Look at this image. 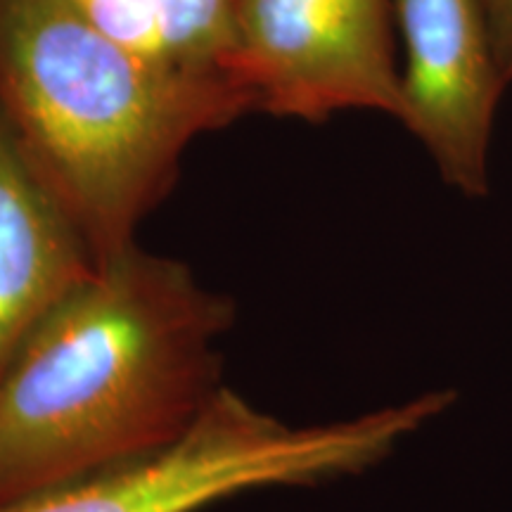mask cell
Wrapping results in <instances>:
<instances>
[{
	"instance_id": "6",
	"label": "cell",
	"mask_w": 512,
	"mask_h": 512,
	"mask_svg": "<svg viewBox=\"0 0 512 512\" xmlns=\"http://www.w3.org/2000/svg\"><path fill=\"white\" fill-rule=\"evenodd\" d=\"M93 266L0 110V370L43 313Z\"/></svg>"
},
{
	"instance_id": "8",
	"label": "cell",
	"mask_w": 512,
	"mask_h": 512,
	"mask_svg": "<svg viewBox=\"0 0 512 512\" xmlns=\"http://www.w3.org/2000/svg\"><path fill=\"white\" fill-rule=\"evenodd\" d=\"M482 10L489 27L491 43H494L498 67L512 83V0H482Z\"/></svg>"
},
{
	"instance_id": "5",
	"label": "cell",
	"mask_w": 512,
	"mask_h": 512,
	"mask_svg": "<svg viewBox=\"0 0 512 512\" xmlns=\"http://www.w3.org/2000/svg\"><path fill=\"white\" fill-rule=\"evenodd\" d=\"M403 43L401 124L467 197L489 192L496 110L508 81L482 0H392Z\"/></svg>"
},
{
	"instance_id": "2",
	"label": "cell",
	"mask_w": 512,
	"mask_h": 512,
	"mask_svg": "<svg viewBox=\"0 0 512 512\" xmlns=\"http://www.w3.org/2000/svg\"><path fill=\"white\" fill-rule=\"evenodd\" d=\"M0 110L100 264L136 245L192 140L256 107L238 81L131 53L69 0H0Z\"/></svg>"
},
{
	"instance_id": "4",
	"label": "cell",
	"mask_w": 512,
	"mask_h": 512,
	"mask_svg": "<svg viewBox=\"0 0 512 512\" xmlns=\"http://www.w3.org/2000/svg\"><path fill=\"white\" fill-rule=\"evenodd\" d=\"M392 29V0H240L235 76L273 117L401 119Z\"/></svg>"
},
{
	"instance_id": "3",
	"label": "cell",
	"mask_w": 512,
	"mask_h": 512,
	"mask_svg": "<svg viewBox=\"0 0 512 512\" xmlns=\"http://www.w3.org/2000/svg\"><path fill=\"white\" fill-rule=\"evenodd\" d=\"M453 403V389H432L358 418L290 425L221 387L169 444L0 503V512H197L252 489L363 475Z\"/></svg>"
},
{
	"instance_id": "7",
	"label": "cell",
	"mask_w": 512,
	"mask_h": 512,
	"mask_svg": "<svg viewBox=\"0 0 512 512\" xmlns=\"http://www.w3.org/2000/svg\"><path fill=\"white\" fill-rule=\"evenodd\" d=\"M69 3L102 34L145 60L174 72L238 81L235 55H238L240 0H69Z\"/></svg>"
},
{
	"instance_id": "1",
	"label": "cell",
	"mask_w": 512,
	"mask_h": 512,
	"mask_svg": "<svg viewBox=\"0 0 512 512\" xmlns=\"http://www.w3.org/2000/svg\"><path fill=\"white\" fill-rule=\"evenodd\" d=\"M235 304L131 245L64 292L0 370V503L152 451L219 394Z\"/></svg>"
}]
</instances>
